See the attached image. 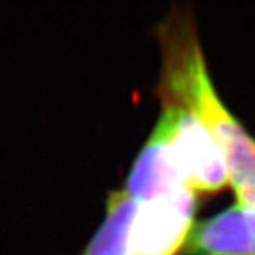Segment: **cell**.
I'll return each mask as SVG.
<instances>
[{
	"label": "cell",
	"mask_w": 255,
	"mask_h": 255,
	"mask_svg": "<svg viewBox=\"0 0 255 255\" xmlns=\"http://www.w3.org/2000/svg\"><path fill=\"white\" fill-rule=\"evenodd\" d=\"M160 91L207 128L224 157L234 191L255 186V140L220 100L190 27L167 33Z\"/></svg>",
	"instance_id": "cell-1"
},
{
	"label": "cell",
	"mask_w": 255,
	"mask_h": 255,
	"mask_svg": "<svg viewBox=\"0 0 255 255\" xmlns=\"http://www.w3.org/2000/svg\"><path fill=\"white\" fill-rule=\"evenodd\" d=\"M183 255H255V210L234 204L194 224Z\"/></svg>",
	"instance_id": "cell-4"
},
{
	"label": "cell",
	"mask_w": 255,
	"mask_h": 255,
	"mask_svg": "<svg viewBox=\"0 0 255 255\" xmlns=\"http://www.w3.org/2000/svg\"><path fill=\"white\" fill-rule=\"evenodd\" d=\"M182 187L186 186L172 156L166 135L162 127L156 124L130 169L125 191L137 203H147Z\"/></svg>",
	"instance_id": "cell-5"
},
{
	"label": "cell",
	"mask_w": 255,
	"mask_h": 255,
	"mask_svg": "<svg viewBox=\"0 0 255 255\" xmlns=\"http://www.w3.org/2000/svg\"><path fill=\"white\" fill-rule=\"evenodd\" d=\"M139 203L127 191L111 193L101 227L84 255H128L129 237Z\"/></svg>",
	"instance_id": "cell-6"
},
{
	"label": "cell",
	"mask_w": 255,
	"mask_h": 255,
	"mask_svg": "<svg viewBox=\"0 0 255 255\" xmlns=\"http://www.w3.org/2000/svg\"><path fill=\"white\" fill-rule=\"evenodd\" d=\"M186 187L147 203H139L128 255H174L194 226L196 199Z\"/></svg>",
	"instance_id": "cell-3"
},
{
	"label": "cell",
	"mask_w": 255,
	"mask_h": 255,
	"mask_svg": "<svg viewBox=\"0 0 255 255\" xmlns=\"http://www.w3.org/2000/svg\"><path fill=\"white\" fill-rule=\"evenodd\" d=\"M157 124L163 129L184 186L196 193H216L230 180L216 140L190 111L164 102Z\"/></svg>",
	"instance_id": "cell-2"
}]
</instances>
